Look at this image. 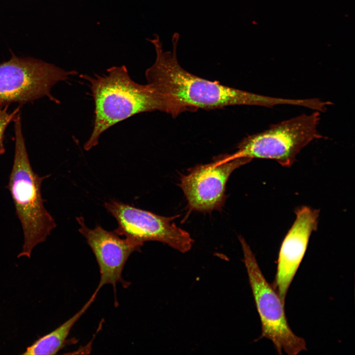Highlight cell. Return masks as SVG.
Wrapping results in <instances>:
<instances>
[{
    "label": "cell",
    "mask_w": 355,
    "mask_h": 355,
    "mask_svg": "<svg viewBox=\"0 0 355 355\" xmlns=\"http://www.w3.org/2000/svg\"><path fill=\"white\" fill-rule=\"evenodd\" d=\"M179 37L178 33L172 36V51L163 50L158 35L149 40L154 46L156 58L145 71L147 83L161 94L167 104L168 113L173 117L199 108L210 110L235 105L272 107L289 104L288 99L235 89L188 72L180 66L177 58Z\"/></svg>",
    "instance_id": "1"
},
{
    "label": "cell",
    "mask_w": 355,
    "mask_h": 355,
    "mask_svg": "<svg viewBox=\"0 0 355 355\" xmlns=\"http://www.w3.org/2000/svg\"><path fill=\"white\" fill-rule=\"evenodd\" d=\"M107 74L81 77L90 83L95 105L94 127L84 145L89 150L99 143L109 128L134 115L159 110L168 113L167 104L153 86L133 81L125 66L112 67Z\"/></svg>",
    "instance_id": "2"
},
{
    "label": "cell",
    "mask_w": 355,
    "mask_h": 355,
    "mask_svg": "<svg viewBox=\"0 0 355 355\" xmlns=\"http://www.w3.org/2000/svg\"><path fill=\"white\" fill-rule=\"evenodd\" d=\"M15 152L7 188L23 230L24 243L18 258H30L34 248L45 242L56 227L55 219L44 207L41 183L49 175L39 176L33 170L23 137L20 116L14 121Z\"/></svg>",
    "instance_id": "3"
},
{
    "label": "cell",
    "mask_w": 355,
    "mask_h": 355,
    "mask_svg": "<svg viewBox=\"0 0 355 355\" xmlns=\"http://www.w3.org/2000/svg\"><path fill=\"white\" fill-rule=\"evenodd\" d=\"M320 120V112L315 111L272 125L244 138L230 157L272 159L284 167H290L304 147L323 138L318 130Z\"/></svg>",
    "instance_id": "4"
},
{
    "label": "cell",
    "mask_w": 355,
    "mask_h": 355,
    "mask_svg": "<svg viewBox=\"0 0 355 355\" xmlns=\"http://www.w3.org/2000/svg\"><path fill=\"white\" fill-rule=\"evenodd\" d=\"M249 283L261 323V334L258 340H270L279 355L284 351L289 355H296L306 350L304 339L290 329L285 316L284 304L273 286L269 284L258 265L250 247L242 236L239 237Z\"/></svg>",
    "instance_id": "5"
},
{
    "label": "cell",
    "mask_w": 355,
    "mask_h": 355,
    "mask_svg": "<svg viewBox=\"0 0 355 355\" xmlns=\"http://www.w3.org/2000/svg\"><path fill=\"white\" fill-rule=\"evenodd\" d=\"M77 74L41 60L13 55L0 64V106L23 104L45 96L59 103L50 93L52 87Z\"/></svg>",
    "instance_id": "6"
},
{
    "label": "cell",
    "mask_w": 355,
    "mask_h": 355,
    "mask_svg": "<svg viewBox=\"0 0 355 355\" xmlns=\"http://www.w3.org/2000/svg\"><path fill=\"white\" fill-rule=\"evenodd\" d=\"M104 207L116 220L114 231L142 247L147 241H158L184 253L194 240L190 234L173 221L178 216H163L121 202L110 200Z\"/></svg>",
    "instance_id": "7"
},
{
    "label": "cell",
    "mask_w": 355,
    "mask_h": 355,
    "mask_svg": "<svg viewBox=\"0 0 355 355\" xmlns=\"http://www.w3.org/2000/svg\"><path fill=\"white\" fill-rule=\"evenodd\" d=\"M251 160L246 158L231 159L222 154L213 161L196 166L181 175L179 186L182 190L191 210L202 212L220 211L226 200L225 189L232 173Z\"/></svg>",
    "instance_id": "8"
},
{
    "label": "cell",
    "mask_w": 355,
    "mask_h": 355,
    "mask_svg": "<svg viewBox=\"0 0 355 355\" xmlns=\"http://www.w3.org/2000/svg\"><path fill=\"white\" fill-rule=\"evenodd\" d=\"M80 227L78 230L86 239L98 263L100 279L97 289L100 290L105 284H111L116 292V284L120 283L127 288L130 283L123 278L124 267L131 254L140 251L138 244L113 231L105 230L100 225L89 228L82 216L76 217Z\"/></svg>",
    "instance_id": "9"
},
{
    "label": "cell",
    "mask_w": 355,
    "mask_h": 355,
    "mask_svg": "<svg viewBox=\"0 0 355 355\" xmlns=\"http://www.w3.org/2000/svg\"><path fill=\"white\" fill-rule=\"evenodd\" d=\"M281 245L273 287L284 304L285 296L306 251L312 233L318 226L319 211L302 206Z\"/></svg>",
    "instance_id": "10"
},
{
    "label": "cell",
    "mask_w": 355,
    "mask_h": 355,
    "mask_svg": "<svg viewBox=\"0 0 355 355\" xmlns=\"http://www.w3.org/2000/svg\"><path fill=\"white\" fill-rule=\"evenodd\" d=\"M99 291L96 289L89 299L76 313L55 329L35 341L22 354L55 355L62 350L68 343V337L73 326L95 301Z\"/></svg>",
    "instance_id": "11"
},
{
    "label": "cell",
    "mask_w": 355,
    "mask_h": 355,
    "mask_svg": "<svg viewBox=\"0 0 355 355\" xmlns=\"http://www.w3.org/2000/svg\"><path fill=\"white\" fill-rule=\"evenodd\" d=\"M8 106H0V155L5 151L3 144L4 132L9 123L14 121L19 114L20 107L12 112L7 110Z\"/></svg>",
    "instance_id": "12"
}]
</instances>
